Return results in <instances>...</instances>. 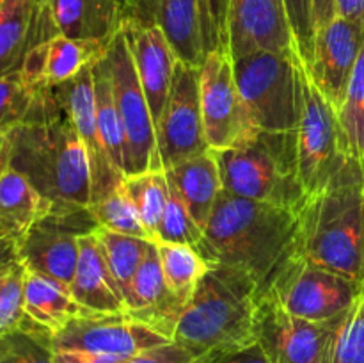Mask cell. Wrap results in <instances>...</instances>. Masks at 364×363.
Wrapping results in <instances>:
<instances>
[{
  "label": "cell",
  "instance_id": "6da1fadb",
  "mask_svg": "<svg viewBox=\"0 0 364 363\" xmlns=\"http://www.w3.org/2000/svg\"><path fill=\"white\" fill-rule=\"evenodd\" d=\"M2 148L7 164L52 201V212L91 205L87 152L52 88L39 91L27 120L2 137Z\"/></svg>",
  "mask_w": 364,
  "mask_h": 363
},
{
  "label": "cell",
  "instance_id": "7a4b0ae2",
  "mask_svg": "<svg viewBox=\"0 0 364 363\" xmlns=\"http://www.w3.org/2000/svg\"><path fill=\"white\" fill-rule=\"evenodd\" d=\"M295 237L297 210L245 199L223 189L196 249L208 267L244 270L263 292L294 255Z\"/></svg>",
  "mask_w": 364,
  "mask_h": 363
},
{
  "label": "cell",
  "instance_id": "3957f363",
  "mask_svg": "<svg viewBox=\"0 0 364 363\" xmlns=\"http://www.w3.org/2000/svg\"><path fill=\"white\" fill-rule=\"evenodd\" d=\"M294 255L361 283L364 262V164L361 160L350 157L329 185L306 196L297 210Z\"/></svg>",
  "mask_w": 364,
  "mask_h": 363
},
{
  "label": "cell",
  "instance_id": "277c9868",
  "mask_svg": "<svg viewBox=\"0 0 364 363\" xmlns=\"http://www.w3.org/2000/svg\"><path fill=\"white\" fill-rule=\"evenodd\" d=\"M258 294L256 281L244 270L210 267L178 320L173 342L205 363L252 344Z\"/></svg>",
  "mask_w": 364,
  "mask_h": 363
},
{
  "label": "cell",
  "instance_id": "5b68a950",
  "mask_svg": "<svg viewBox=\"0 0 364 363\" xmlns=\"http://www.w3.org/2000/svg\"><path fill=\"white\" fill-rule=\"evenodd\" d=\"M224 191L299 210L306 191L299 177L297 132L256 130L237 146L215 152Z\"/></svg>",
  "mask_w": 364,
  "mask_h": 363
},
{
  "label": "cell",
  "instance_id": "8992f818",
  "mask_svg": "<svg viewBox=\"0 0 364 363\" xmlns=\"http://www.w3.org/2000/svg\"><path fill=\"white\" fill-rule=\"evenodd\" d=\"M235 80L255 128L297 132L302 109V64L297 52H256L233 59Z\"/></svg>",
  "mask_w": 364,
  "mask_h": 363
},
{
  "label": "cell",
  "instance_id": "52a82bcc",
  "mask_svg": "<svg viewBox=\"0 0 364 363\" xmlns=\"http://www.w3.org/2000/svg\"><path fill=\"white\" fill-rule=\"evenodd\" d=\"M103 63L107 66L114 102L123 125L124 177L156 169L155 121L121 28L107 45Z\"/></svg>",
  "mask_w": 364,
  "mask_h": 363
},
{
  "label": "cell",
  "instance_id": "ba28073f",
  "mask_svg": "<svg viewBox=\"0 0 364 363\" xmlns=\"http://www.w3.org/2000/svg\"><path fill=\"white\" fill-rule=\"evenodd\" d=\"M350 159L338 112L302 71V109L297 127L299 177L306 194L322 191Z\"/></svg>",
  "mask_w": 364,
  "mask_h": 363
},
{
  "label": "cell",
  "instance_id": "9c48e42d",
  "mask_svg": "<svg viewBox=\"0 0 364 363\" xmlns=\"http://www.w3.org/2000/svg\"><path fill=\"white\" fill-rule=\"evenodd\" d=\"M263 292H270L284 310L301 319L327 322L350 308L361 287L341 274L291 255Z\"/></svg>",
  "mask_w": 364,
  "mask_h": 363
},
{
  "label": "cell",
  "instance_id": "30bf717a",
  "mask_svg": "<svg viewBox=\"0 0 364 363\" xmlns=\"http://www.w3.org/2000/svg\"><path fill=\"white\" fill-rule=\"evenodd\" d=\"M340 317L327 322L301 319L259 292L255 312V338L274 363H331Z\"/></svg>",
  "mask_w": 364,
  "mask_h": 363
},
{
  "label": "cell",
  "instance_id": "8fae6325",
  "mask_svg": "<svg viewBox=\"0 0 364 363\" xmlns=\"http://www.w3.org/2000/svg\"><path fill=\"white\" fill-rule=\"evenodd\" d=\"M156 169L208 152L199 95V68L176 60L167 102L155 125Z\"/></svg>",
  "mask_w": 364,
  "mask_h": 363
},
{
  "label": "cell",
  "instance_id": "7c38bea8",
  "mask_svg": "<svg viewBox=\"0 0 364 363\" xmlns=\"http://www.w3.org/2000/svg\"><path fill=\"white\" fill-rule=\"evenodd\" d=\"M199 95L205 137L210 149L237 146L258 128L251 123L235 80L233 59L228 48L206 53L199 66Z\"/></svg>",
  "mask_w": 364,
  "mask_h": 363
},
{
  "label": "cell",
  "instance_id": "4fadbf2b",
  "mask_svg": "<svg viewBox=\"0 0 364 363\" xmlns=\"http://www.w3.org/2000/svg\"><path fill=\"white\" fill-rule=\"evenodd\" d=\"M98 223L91 210L50 212L20 241V263L70 287L78 262V241L92 233Z\"/></svg>",
  "mask_w": 364,
  "mask_h": 363
},
{
  "label": "cell",
  "instance_id": "5bb4252c",
  "mask_svg": "<svg viewBox=\"0 0 364 363\" xmlns=\"http://www.w3.org/2000/svg\"><path fill=\"white\" fill-rule=\"evenodd\" d=\"M167 342H171L169 338L132 317L103 313L77 317L50 337L53 352L84 351L123 362Z\"/></svg>",
  "mask_w": 364,
  "mask_h": 363
},
{
  "label": "cell",
  "instance_id": "9a60e30c",
  "mask_svg": "<svg viewBox=\"0 0 364 363\" xmlns=\"http://www.w3.org/2000/svg\"><path fill=\"white\" fill-rule=\"evenodd\" d=\"M363 48L364 28L341 16L315 32L311 60L304 66L306 73L336 112L347 95Z\"/></svg>",
  "mask_w": 364,
  "mask_h": 363
},
{
  "label": "cell",
  "instance_id": "2e32d148",
  "mask_svg": "<svg viewBox=\"0 0 364 363\" xmlns=\"http://www.w3.org/2000/svg\"><path fill=\"white\" fill-rule=\"evenodd\" d=\"M228 52L231 59L256 52H297L284 0H230Z\"/></svg>",
  "mask_w": 364,
  "mask_h": 363
},
{
  "label": "cell",
  "instance_id": "e0dca14e",
  "mask_svg": "<svg viewBox=\"0 0 364 363\" xmlns=\"http://www.w3.org/2000/svg\"><path fill=\"white\" fill-rule=\"evenodd\" d=\"M57 98L66 107L68 114L73 120L80 135L84 148L87 152L89 167H91V203L109 194L124 178L121 171L114 166L103 146L98 130L95 107V88H92V66L85 68L82 73L64 84L52 88Z\"/></svg>",
  "mask_w": 364,
  "mask_h": 363
},
{
  "label": "cell",
  "instance_id": "ac0fdd59",
  "mask_svg": "<svg viewBox=\"0 0 364 363\" xmlns=\"http://www.w3.org/2000/svg\"><path fill=\"white\" fill-rule=\"evenodd\" d=\"M121 31L128 43L135 71L156 125L167 102L178 57L174 56L159 25H141L124 20Z\"/></svg>",
  "mask_w": 364,
  "mask_h": 363
},
{
  "label": "cell",
  "instance_id": "d6986e66",
  "mask_svg": "<svg viewBox=\"0 0 364 363\" xmlns=\"http://www.w3.org/2000/svg\"><path fill=\"white\" fill-rule=\"evenodd\" d=\"M109 43L55 34L28 50L20 71L36 89L55 88L95 66L105 56Z\"/></svg>",
  "mask_w": 364,
  "mask_h": 363
},
{
  "label": "cell",
  "instance_id": "ffe728a7",
  "mask_svg": "<svg viewBox=\"0 0 364 363\" xmlns=\"http://www.w3.org/2000/svg\"><path fill=\"white\" fill-rule=\"evenodd\" d=\"M187 302L169 290L164 280L156 244L146 253L127 294V315L173 342L174 330Z\"/></svg>",
  "mask_w": 364,
  "mask_h": 363
},
{
  "label": "cell",
  "instance_id": "44dd1931",
  "mask_svg": "<svg viewBox=\"0 0 364 363\" xmlns=\"http://www.w3.org/2000/svg\"><path fill=\"white\" fill-rule=\"evenodd\" d=\"M55 34L109 43L123 25L119 0H41Z\"/></svg>",
  "mask_w": 364,
  "mask_h": 363
},
{
  "label": "cell",
  "instance_id": "7402d4cb",
  "mask_svg": "<svg viewBox=\"0 0 364 363\" xmlns=\"http://www.w3.org/2000/svg\"><path fill=\"white\" fill-rule=\"evenodd\" d=\"M70 290L80 306L91 313L127 315V301L114 280L102 248L92 233L78 241V262Z\"/></svg>",
  "mask_w": 364,
  "mask_h": 363
},
{
  "label": "cell",
  "instance_id": "603a6c76",
  "mask_svg": "<svg viewBox=\"0 0 364 363\" xmlns=\"http://www.w3.org/2000/svg\"><path fill=\"white\" fill-rule=\"evenodd\" d=\"M23 312L20 327L38 331L48 338L70 320L92 315L78 305L68 285L28 269L23 274Z\"/></svg>",
  "mask_w": 364,
  "mask_h": 363
},
{
  "label": "cell",
  "instance_id": "cb8c5ba5",
  "mask_svg": "<svg viewBox=\"0 0 364 363\" xmlns=\"http://www.w3.org/2000/svg\"><path fill=\"white\" fill-rule=\"evenodd\" d=\"M52 209V201L25 174L7 164L0 137V233L16 238L20 244L27 231Z\"/></svg>",
  "mask_w": 364,
  "mask_h": 363
},
{
  "label": "cell",
  "instance_id": "d4e9b609",
  "mask_svg": "<svg viewBox=\"0 0 364 363\" xmlns=\"http://www.w3.org/2000/svg\"><path fill=\"white\" fill-rule=\"evenodd\" d=\"M39 2L6 0L0 7V77L20 70L28 50L53 36Z\"/></svg>",
  "mask_w": 364,
  "mask_h": 363
},
{
  "label": "cell",
  "instance_id": "484cf974",
  "mask_svg": "<svg viewBox=\"0 0 364 363\" xmlns=\"http://www.w3.org/2000/svg\"><path fill=\"white\" fill-rule=\"evenodd\" d=\"M164 171L198 226L205 231L217 198L223 191L219 164L213 149L181 160L176 166Z\"/></svg>",
  "mask_w": 364,
  "mask_h": 363
},
{
  "label": "cell",
  "instance_id": "4316f807",
  "mask_svg": "<svg viewBox=\"0 0 364 363\" xmlns=\"http://www.w3.org/2000/svg\"><path fill=\"white\" fill-rule=\"evenodd\" d=\"M156 25L166 34L178 60L201 66L205 46L198 0H160Z\"/></svg>",
  "mask_w": 364,
  "mask_h": 363
},
{
  "label": "cell",
  "instance_id": "83f0119b",
  "mask_svg": "<svg viewBox=\"0 0 364 363\" xmlns=\"http://www.w3.org/2000/svg\"><path fill=\"white\" fill-rule=\"evenodd\" d=\"M92 235L98 241L103 256L107 260V265H109L110 273L119 285L124 301H127L132 280H134L139 265L144 260L148 249L151 248L153 241L134 237V235L117 233V231H110L100 226L92 231Z\"/></svg>",
  "mask_w": 364,
  "mask_h": 363
},
{
  "label": "cell",
  "instance_id": "f1b7e54d",
  "mask_svg": "<svg viewBox=\"0 0 364 363\" xmlns=\"http://www.w3.org/2000/svg\"><path fill=\"white\" fill-rule=\"evenodd\" d=\"M121 187L134 203L146 231L155 242L162 214L169 199V182L164 169H149L139 174H127L121 180Z\"/></svg>",
  "mask_w": 364,
  "mask_h": 363
},
{
  "label": "cell",
  "instance_id": "f546056e",
  "mask_svg": "<svg viewBox=\"0 0 364 363\" xmlns=\"http://www.w3.org/2000/svg\"><path fill=\"white\" fill-rule=\"evenodd\" d=\"M92 88H95V107L98 130L103 146L117 171L124 174V134L114 102L112 85H110L107 66L103 57L92 66Z\"/></svg>",
  "mask_w": 364,
  "mask_h": 363
},
{
  "label": "cell",
  "instance_id": "4dcf8cb0",
  "mask_svg": "<svg viewBox=\"0 0 364 363\" xmlns=\"http://www.w3.org/2000/svg\"><path fill=\"white\" fill-rule=\"evenodd\" d=\"M155 244L159 249L166 285L176 298L188 302L199 280L210 269L208 263L203 260L194 246L166 244V242H155Z\"/></svg>",
  "mask_w": 364,
  "mask_h": 363
},
{
  "label": "cell",
  "instance_id": "1f68e13d",
  "mask_svg": "<svg viewBox=\"0 0 364 363\" xmlns=\"http://www.w3.org/2000/svg\"><path fill=\"white\" fill-rule=\"evenodd\" d=\"M338 121L350 157L364 164V48L338 110Z\"/></svg>",
  "mask_w": 364,
  "mask_h": 363
},
{
  "label": "cell",
  "instance_id": "d6a6232c",
  "mask_svg": "<svg viewBox=\"0 0 364 363\" xmlns=\"http://www.w3.org/2000/svg\"><path fill=\"white\" fill-rule=\"evenodd\" d=\"M89 210H91L92 217H95L100 228L151 241L141 217H139L137 210H135L134 203L130 201L121 184L116 189H112L109 194L92 201L89 205Z\"/></svg>",
  "mask_w": 364,
  "mask_h": 363
},
{
  "label": "cell",
  "instance_id": "836d02e7",
  "mask_svg": "<svg viewBox=\"0 0 364 363\" xmlns=\"http://www.w3.org/2000/svg\"><path fill=\"white\" fill-rule=\"evenodd\" d=\"M39 91L41 89H36L20 70L0 77V137L27 120Z\"/></svg>",
  "mask_w": 364,
  "mask_h": 363
},
{
  "label": "cell",
  "instance_id": "e575fe53",
  "mask_svg": "<svg viewBox=\"0 0 364 363\" xmlns=\"http://www.w3.org/2000/svg\"><path fill=\"white\" fill-rule=\"evenodd\" d=\"M201 238L203 230L198 226L194 217L191 216L176 189L169 184V199H167L166 210H164L162 219H160L159 228H156L155 242L187 244L196 248L201 242Z\"/></svg>",
  "mask_w": 364,
  "mask_h": 363
},
{
  "label": "cell",
  "instance_id": "d590c367",
  "mask_svg": "<svg viewBox=\"0 0 364 363\" xmlns=\"http://www.w3.org/2000/svg\"><path fill=\"white\" fill-rule=\"evenodd\" d=\"M331 363H364V292L341 317Z\"/></svg>",
  "mask_w": 364,
  "mask_h": 363
},
{
  "label": "cell",
  "instance_id": "8d00e7d4",
  "mask_svg": "<svg viewBox=\"0 0 364 363\" xmlns=\"http://www.w3.org/2000/svg\"><path fill=\"white\" fill-rule=\"evenodd\" d=\"M0 363H53L50 338L25 327L0 335Z\"/></svg>",
  "mask_w": 364,
  "mask_h": 363
},
{
  "label": "cell",
  "instance_id": "74e56055",
  "mask_svg": "<svg viewBox=\"0 0 364 363\" xmlns=\"http://www.w3.org/2000/svg\"><path fill=\"white\" fill-rule=\"evenodd\" d=\"M205 56L228 48V6L230 0H198Z\"/></svg>",
  "mask_w": 364,
  "mask_h": 363
},
{
  "label": "cell",
  "instance_id": "f35d334b",
  "mask_svg": "<svg viewBox=\"0 0 364 363\" xmlns=\"http://www.w3.org/2000/svg\"><path fill=\"white\" fill-rule=\"evenodd\" d=\"M288 21L294 34L295 50L302 64L308 66L311 60L313 43H315V25H313V0H284Z\"/></svg>",
  "mask_w": 364,
  "mask_h": 363
},
{
  "label": "cell",
  "instance_id": "ab89813d",
  "mask_svg": "<svg viewBox=\"0 0 364 363\" xmlns=\"http://www.w3.org/2000/svg\"><path fill=\"white\" fill-rule=\"evenodd\" d=\"M123 363H205V359L196 358L192 352L174 342H167L159 347L148 349Z\"/></svg>",
  "mask_w": 364,
  "mask_h": 363
},
{
  "label": "cell",
  "instance_id": "60d3db41",
  "mask_svg": "<svg viewBox=\"0 0 364 363\" xmlns=\"http://www.w3.org/2000/svg\"><path fill=\"white\" fill-rule=\"evenodd\" d=\"M123 21L130 20L141 25H156L160 0H121Z\"/></svg>",
  "mask_w": 364,
  "mask_h": 363
},
{
  "label": "cell",
  "instance_id": "b9f144b4",
  "mask_svg": "<svg viewBox=\"0 0 364 363\" xmlns=\"http://www.w3.org/2000/svg\"><path fill=\"white\" fill-rule=\"evenodd\" d=\"M206 363H274V362L269 358V354L263 351V347L258 344V342H252V344L245 345V347L235 349V351L217 356V358L210 359V362Z\"/></svg>",
  "mask_w": 364,
  "mask_h": 363
},
{
  "label": "cell",
  "instance_id": "7bdbcfd3",
  "mask_svg": "<svg viewBox=\"0 0 364 363\" xmlns=\"http://www.w3.org/2000/svg\"><path fill=\"white\" fill-rule=\"evenodd\" d=\"M53 363H123V359L84 351H57L53 352Z\"/></svg>",
  "mask_w": 364,
  "mask_h": 363
},
{
  "label": "cell",
  "instance_id": "ee69618b",
  "mask_svg": "<svg viewBox=\"0 0 364 363\" xmlns=\"http://www.w3.org/2000/svg\"><path fill=\"white\" fill-rule=\"evenodd\" d=\"M20 263V244L16 238L0 233V274Z\"/></svg>",
  "mask_w": 364,
  "mask_h": 363
},
{
  "label": "cell",
  "instance_id": "f6af8a7d",
  "mask_svg": "<svg viewBox=\"0 0 364 363\" xmlns=\"http://www.w3.org/2000/svg\"><path fill=\"white\" fill-rule=\"evenodd\" d=\"M336 16L350 20L364 28V0H334Z\"/></svg>",
  "mask_w": 364,
  "mask_h": 363
},
{
  "label": "cell",
  "instance_id": "bcb514c9",
  "mask_svg": "<svg viewBox=\"0 0 364 363\" xmlns=\"http://www.w3.org/2000/svg\"><path fill=\"white\" fill-rule=\"evenodd\" d=\"M336 18V2L334 0H313V25L315 32L326 27Z\"/></svg>",
  "mask_w": 364,
  "mask_h": 363
},
{
  "label": "cell",
  "instance_id": "7dc6e473",
  "mask_svg": "<svg viewBox=\"0 0 364 363\" xmlns=\"http://www.w3.org/2000/svg\"><path fill=\"white\" fill-rule=\"evenodd\" d=\"M361 292H364V262H363V274H361Z\"/></svg>",
  "mask_w": 364,
  "mask_h": 363
},
{
  "label": "cell",
  "instance_id": "c3c4849f",
  "mask_svg": "<svg viewBox=\"0 0 364 363\" xmlns=\"http://www.w3.org/2000/svg\"><path fill=\"white\" fill-rule=\"evenodd\" d=\"M2 274H4V273H2ZM2 274H0V278H2Z\"/></svg>",
  "mask_w": 364,
  "mask_h": 363
},
{
  "label": "cell",
  "instance_id": "681fc988",
  "mask_svg": "<svg viewBox=\"0 0 364 363\" xmlns=\"http://www.w3.org/2000/svg\"><path fill=\"white\" fill-rule=\"evenodd\" d=\"M119 2H121V0H119ZM121 7H123V6H121Z\"/></svg>",
  "mask_w": 364,
  "mask_h": 363
}]
</instances>
